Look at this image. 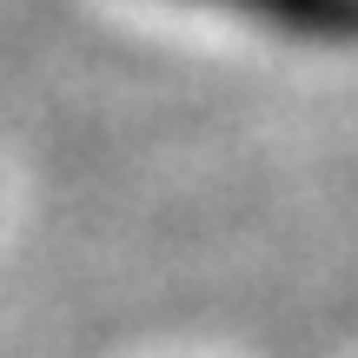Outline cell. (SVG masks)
<instances>
[{"mask_svg":"<svg viewBox=\"0 0 358 358\" xmlns=\"http://www.w3.org/2000/svg\"><path fill=\"white\" fill-rule=\"evenodd\" d=\"M232 7L292 40H358V0H232Z\"/></svg>","mask_w":358,"mask_h":358,"instance_id":"1","label":"cell"}]
</instances>
